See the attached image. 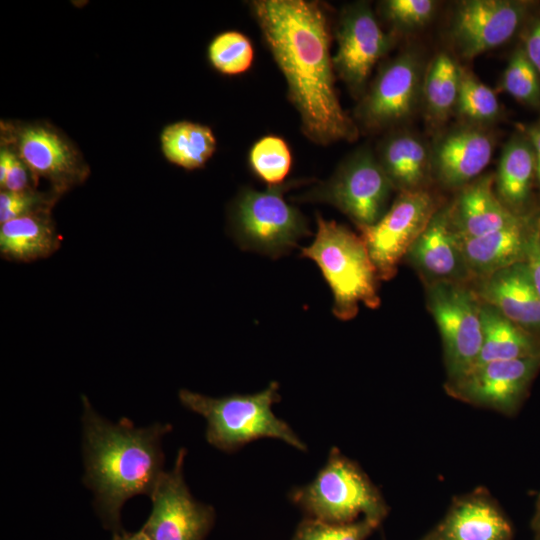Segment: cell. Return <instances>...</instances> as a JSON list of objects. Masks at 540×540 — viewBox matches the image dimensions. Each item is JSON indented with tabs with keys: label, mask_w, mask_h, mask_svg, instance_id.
<instances>
[{
	"label": "cell",
	"mask_w": 540,
	"mask_h": 540,
	"mask_svg": "<svg viewBox=\"0 0 540 540\" xmlns=\"http://www.w3.org/2000/svg\"><path fill=\"white\" fill-rule=\"evenodd\" d=\"M112 540H150V539L140 529L139 531L133 532V533H128L125 531L114 533Z\"/></svg>",
	"instance_id": "39"
},
{
	"label": "cell",
	"mask_w": 540,
	"mask_h": 540,
	"mask_svg": "<svg viewBox=\"0 0 540 540\" xmlns=\"http://www.w3.org/2000/svg\"><path fill=\"white\" fill-rule=\"evenodd\" d=\"M212 66L226 75H238L247 71L254 59V49L249 38L239 31L218 34L208 47Z\"/></svg>",
	"instance_id": "29"
},
{
	"label": "cell",
	"mask_w": 540,
	"mask_h": 540,
	"mask_svg": "<svg viewBox=\"0 0 540 540\" xmlns=\"http://www.w3.org/2000/svg\"><path fill=\"white\" fill-rule=\"evenodd\" d=\"M334 70L354 92L364 87L376 62L390 48V37L381 29L367 3L344 8L337 28Z\"/></svg>",
	"instance_id": "12"
},
{
	"label": "cell",
	"mask_w": 540,
	"mask_h": 540,
	"mask_svg": "<svg viewBox=\"0 0 540 540\" xmlns=\"http://www.w3.org/2000/svg\"><path fill=\"white\" fill-rule=\"evenodd\" d=\"M533 222L526 217L489 234L460 239L463 256L472 277L482 279L498 270L525 261Z\"/></svg>",
	"instance_id": "20"
},
{
	"label": "cell",
	"mask_w": 540,
	"mask_h": 540,
	"mask_svg": "<svg viewBox=\"0 0 540 540\" xmlns=\"http://www.w3.org/2000/svg\"><path fill=\"white\" fill-rule=\"evenodd\" d=\"M460 67L446 53H440L428 67L424 81V97L429 115L446 119L457 104Z\"/></svg>",
	"instance_id": "27"
},
{
	"label": "cell",
	"mask_w": 540,
	"mask_h": 540,
	"mask_svg": "<svg viewBox=\"0 0 540 540\" xmlns=\"http://www.w3.org/2000/svg\"><path fill=\"white\" fill-rule=\"evenodd\" d=\"M290 496L314 519L329 523H351L359 515L378 522L386 512L367 475L335 447L316 478Z\"/></svg>",
	"instance_id": "5"
},
{
	"label": "cell",
	"mask_w": 540,
	"mask_h": 540,
	"mask_svg": "<svg viewBox=\"0 0 540 540\" xmlns=\"http://www.w3.org/2000/svg\"><path fill=\"white\" fill-rule=\"evenodd\" d=\"M250 6L286 80L303 133L320 145L355 140L358 129L335 90L329 22L322 7L306 0H254Z\"/></svg>",
	"instance_id": "1"
},
{
	"label": "cell",
	"mask_w": 540,
	"mask_h": 540,
	"mask_svg": "<svg viewBox=\"0 0 540 540\" xmlns=\"http://www.w3.org/2000/svg\"><path fill=\"white\" fill-rule=\"evenodd\" d=\"M297 181L258 191L243 189L230 211L232 233L243 249L277 258L311 234L306 218L283 193Z\"/></svg>",
	"instance_id": "6"
},
{
	"label": "cell",
	"mask_w": 540,
	"mask_h": 540,
	"mask_svg": "<svg viewBox=\"0 0 540 540\" xmlns=\"http://www.w3.org/2000/svg\"><path fill=\"white\" fill-rule=\"evenodd\" d=\"M492 150V139L483 131L455 130L441 139L435 148L437 176L446 186L466 185L489 164Z\"/></svg>",
	"instance_id": "19"
},
{
	"label": "cell",
	"mask_w": 540,
	"mask_h": 540,
	"mask_svg": "<svg viewBox=\"0 0 540 540\" xmlns=\"http://www.w3.org/2000/svg\"><path fill=\"white\" fill-rule=\"evenodd\" d=\"M493 175L467 184L450 206L453 227L460 239L480 237L517 223L523 216L513 213L495 194Z\"/></svg>",
	"instance_id": "18"
},
{
	"label": "cell",
	"mask_w": 540,
	"mask_h": 540,
	"mask_svg": "<svg viewBox=\"0 0 540 540\" xmlns=\"http://www.w3.org/2000/svg\"><path fill=\"white\" fill-rule=\"evenodd\" d=\"M59 195L57 192L43 194L33 190L19 193L2 190L0 193V223L22 216L50 212Z\"/></svg>",
	"instance_id": "33"
},
{
	"label": "cell",
	"mask_w": 540,
	"mask_h": 540,
	"mask_svg": "<svg viewBox=\"0 0 540 540\" xmlns=\"http://www.w3.org/2000/svg\"><path fill=\"white\" fill-rule=\"evenodd\" d=\"M534 176L535 154L529 139L514 137L502 152L496 177L498 197L513 213L521 215L527 205Z\"/></svg>",
	"instance_id": "24"
},
{
	"label": "cell",
	"mask_w": 540,
	"mask_h": 540,
	"mask_svg": "<svg viewBox=\"0 0 540 540\" xmlns=\"http://www.w3.org/2000/svg\"><path fill=\"white\" fill-rule=\"evenodd\" d=\"M379 162L393 187L400 191L421 189L428 170V152L415 136L398 133L382 144Z\"/></svg>",
	"instance_id": "25"
},
{
	"label": "cell",
	"mask_w": 540,
	"mask_h": 540,
	"mask_svg": "<svg viewBox=\"0 0 540 540\" xmlns=\"http://www.w3.org/2000/svg\"><path fill=\"white\" fill-rule=\"evenodd\" d=\"M534 522H535L536 529L540 533V499H539L538 504H537V511H536V516H535Z\"/></svg>",
	"instance_id": "40"
},
{
	"label": "cell",
	"mask_w": 540,
	"mask_h": 540,
	"mask_svg": "<svg viewBox=\"0 0 540 540\" xmlns=\"http://www.w3.org/2000/svg\"><path fill=\"white\" fill-rule=\"evenodd\" d=\"M511 526L486 497L475 494L458 501L426 540H510Z\"/></svg>",
	"instance_id": "21"
},
{
	"label": "cell",
	"mask_w": 540,
	"mask_h": 540,
	"mask_svg": "<svg viewBox=\"0 0 540 540\" xmlns=\"http://www.w3.org/2000/svg\"><path fill=\"white\" fill-rule=\"evenodd\" d=\"M480 314L483 340L470 369L493 361L540 356V340L511 322L495 307L481 301Z\"/></svg>",
	"instance_id": "23"
},
{
	"label": "cell",
	"mask_w": 540,
	"mask_h": 540,
	"mask_svg": "<svg viewBox=\"0 0 540 540\" xmlns=\"http://www.w3.org/2000/svg\"><path fill=\"white\" fill-rule=\"evenodd\" d=\"M186 450L164 471L151 495L152 510L141 530L150 540H204L214 520L213 508L194 499L184 479Z\"/></svg>",
	"instance_id": "10"
},
{
	"label": "cell",
	"mask_w": 540,
	"mask_h": 540,
	"mask_svg": "<svg viewBox=\"0 0 540 540\" xmlns=\"http://www.w3.org/2000/svg\"><path fill=\"white\" fill-rule=\"evenodd\" d=\"M161 147L171 163L192 170L203 167L211 158L216 149V139L209 127L180 121L164 128Z\"/></svg>",
	"instance_id": "26"
},
{
	"label": "cell",
	"mask_w": 540,
	"mask_h": 540,
	"mask_svg": "<svg viewBox=\"0 0 540 540\" xmlns=\"http://www.w3.org/2000/svg\"><path fill=\"white\" fill-rule=\"evenodd\" d=\"M527 137L533 147L536 163V177L540 186V125L532 126L526 130Z\"/></svg>",
	"instance_id": "38"
},
{
	"label": "cell",
	"mask_w": 540,
	"mask_h": 540,
	"mask_svg": "<svg viewBox=\"0 0 540 540\" xmlns=\"http://www.w3.org/2000/svg\"><path fill=\"white\" fill-rule=\"evenodd\" d=\"M60 238L50 212L9 220L0 227V253L14 262H32L54 254Z\"/></svg>",
	"instance_id": "22"
},
{
	"label": "cell",
	"mask_w": 540,
	"mask_h": 540,
	"mask_svg": "<svg viewBox=\"0 0 540 540\" xmlns=\"http://www.w3.org/2000/svg\"><path fill=\"white\" fill-rule=\"evenodd\" d=\"M376 524L377 521L367 518L351 523L311 519L302 523L294 540H363Z\"/></svg>",
	"instance_id": "32"
},
{
	"label": "cell",
	"mask_w": 540,
	"mask_h": 540,
	"mask_svg": "<svg viewBox=\"0 0 540 540\" xmlns=\"http://www.w3.org/2000/svg\"><path fill=\"white\" fill-rule=\"evenodd\" d=\"M392 188L379 160L369 149L361 148L330 179L295 199L331 204L361 229L374 225L386 213Z\"/></svg>",
	"instance_id": "7"
},
{
	"label": "cell",
	"mask_w": 540,
	"mask_h": 540,
	"mask_svg": "<svg viewBox=\"0 0 540 540\" xmlns=\"http://www.w3.org/2000/svg\"><path fill=\"white\" fill-rule=\"evenodd\" d=\"M524 51L531 64L540 73V22L530 31Z\"/></svg>",
	"instance_id": "37"
},
{
	"label": "cell",
	"mask_w": 540,
	"mask_h": 540,
	"mask_svg": "<svg viewBox=\"0 0 540 540\" xmlns=\"http://www.w3.org/2000/svg\"><path fill=\"white\" fill-rule=\"evenodd\" d=\"M178 397L184 407L206 419V440L222 451L232 452L265 437L307 450L294 430L272 411V405L281 399L277 382L255 394L214 398L181 389Z\"/></svg>",
	"instance_id": "3"
},
{
	"label": "cell",
	"mask_w": 540,
	"mask_h": 540,
	"mask_svg": "<svg viewBox=\"0 0 540 540\" xmlns=\"http://www.w3.org/2000/svg\"><path fill=\"white\" fill-rule=\"evenodd\" d=\"M456 105L461 115L477 121L494 119L500 110L494 91L462 68Z\"/></svg>",
	"instance_id": "30"
},
{
	"label": "cell",
	"mask_w": 540,
	"mask_h": 540,
	"mask_svg": "<svg viewBox=\"0 0 540 540\" xmlns=\"http://www.w3.org/2000/svg\"><path fill=\"white\" fill-rule=\"evenodd\" d=\"M301 256L320 268L333 293V314L340 320L354 318L359 305L375 309L380 305L377 270L361 236L342 224L317 215L313 242Z\"/></svg>",
	"instance_id": "4"
},
{
	"label": "cell",
	"mask_w": 540,
	"mask_h": 540,
	"mask_svg": "<svg viewBox=\"0 0 540 540\" xmlns=\"http://www.w3.org/2000/svg\"><path fill=\"white\" fill-rule=\"evenodd\" d=\"M525 12L526 5L522 2H461L452 21V39L463 57L473 58L508 41L521 24Z\"/></svg>",
	"instance_id": "14"
},
{
	"label": "cell",
	"mask_w": 540,
	"mask_h": 540,
	"mask_svg": "<svg viewBox=\"0 0 540 540\" xmlns=\"http://www.w3.org/2000/svg\"><path fill=\"white\" fill-rule=\"evenodd\" d=\"M420 76V62L414 53H402L387 63L358 108L363 124L376 129L407 118L418 101Z\"/></svg>",
	"instance_id": "15"
},
{
	"label": "cell",
	"mask_w": 540,
	"mask_h": 540,
	"mask_svg": "<svg viewBox=\"0 0 540 540\" xmlns=\"http://www.w3.org/2000/svg\"><path fill=\"white\" fill-rule=\"evenodd\" d=\"M435 10L430 0H389L383 4L386 18L401 28L422 26L429 21Z\"/></svg>",
	"instance_id": "34"
},
{
	"label": "cell",
	"mask_w": 540,
	"mask_h": 540,
	"mask_svg": "<svg viewBox=\"0 0 540 540\" xmlns=\"http://www.w3.org/2000/svg\"><path fill=\"white\" fill-rule=\"evenodd\" d=\"M426 285L427 306L442 338L448 381H453L473 366L480 352L481 300L464 283Z\"/></svg>",
	"instance_id": "8"
},
{
	"label": "cell",
	"mask_w": 540,
	"mask_h": 540,
	"mask_svg": "<svg viewBox=\"0 0 540 540\" xmlns=\"http://www.w3.org/2000/svg\"><path fill=\"white\" fill-rule=\"evenodd\" d=\"M437 210V203L428 191H401L378 222L360 229L380 279L389 280L396 274L400 260Z\"/></svg>",
	"instance_id": "9"
},
{
	"label": "cell",
	"mask_w": 540,
	"mask_h": 540,
	"mask_svg": "<svg viewBox=\"0 0 540 540\" xmlns=\"http://www.w3.org/2000/svg\"><path fill=\"white\" fill-rule=\"evenodd\" d=\"M406 256L424 277L426 284L464 283L471 278L460 237L451 221L450 206L438 208Z\"/></svg>",
	"instance_id": "16"
},
{
	"label": "cell",
	"mask_w": 540,
	"mask_h": 540,
	"mask_svg": "<svg viewBox=\"0 0 540 540\" xmlns=\"http://www.w3.org/2000/svg\"><path fill=\"white\" fill-rule=\"evenodd\" d=\"M249 165L253 173L268 186L282 184L292 165L287 142L276 135L260 138L250 149Z\"/></svg>",
	"instance_id": "28"
},
{
	"label": "cell",
	"mask_w": 540,
	"mask_h": 540,
	"mask_svg": "<svg viewBox=\"0 0 540 540\" xmlns=\"http://www.w3.org/2000/svg\"><path fill=\"white\" fill-rule=\"evenodd\" d=\"M13 152L22 160L34 181L42 177L53 191H63L84 181L88 171L76 149L59 132L42 124L11 130Z\"/></svg>",
	"instance_id": "13"
},
{
	"label": "cell",
	"mask_w": 540,
	"mask_h": 540,
	"mask_svg": "<svg viewBox=\"0 0 540 540\" xmlns=\"http://www.w3.org/2000/svg\"><path fill=\"white\" fill-rule=\"evenodd\" d=\"M29 169L22 160L12 151L10 165L7 176L1 189L9 192H26L33 190L30 188ZM32 176V175H31Z\"/></svg>",
	"instance_id": "35"
},
{
	"label": "cell",
	"mask_w": 540,
	"mask_h": 540,
	"mask_svg": "<svg viewBox=\"0 0 540 540\" xmlns=\"http://www.w3.org/2000/svg\"><path fill=\"white\" fill-rule=\"evenodd\" d=\"M502 86L520 102L537 105L540 102L538 72L527 58L524 49H518L510 58L503 75Z\"/></svg>",
	"instance_id": "31"
},
{
	"label": "cell",
	"mask_w": 540,
	"mask_h": 540,
	"mask_svg": "<svg viewBox=\"0 0 540 540\" xmlns=\"http://www.w3.org/2000/svg\"><path fill=\"white\" fill-rule=\"evenodd\" d=\"M478 298L540 340V297L525 261L479 279Z\"/></svg>",
	"instance_id": "17"
},
{
	"label": "cell",
	"mask_w": 540,
	"mask_h": 540,
	"mask_svg": "<svg viewBox=\"0 0 540 540\" xmlns=\"http://www.w3.org/2000/svg\"><path fill=\"white\" fill-rule=\"evenodd\" d=\"M84 484L94 494V507L104 527L121 528V510L136 495L151 497L165 471L162 438L168 423L138 428L127 418L111 422L82 396Z\"/></svg>",
	"instance_id": "2"
},
{
	"label": "cell",
	"mask_w": 540,
	"mask_h": 540,
	"mask_svg": "<svg viewBox=\"0 0 540 540\" xmlns=\"http://www.w3.org/2000/svg\"><path fill=\"white\" fill-rule=\"evenodd\" d=\"M525 262L534 287L540 297V219L533 221Z\"/></svg>",
	"instance_id": "36"
},
{
	"label": "cell",
	"mask_w": 540,
	"mask_h": 540,
	"mask_svg": "<svg viewBox=\"0 0 540 540\" xmlns=\"http://www.w3.org/2000/svg\"><path fill=\"white\" fill-rule=\"evenodd\" d=\"M539 368L540 356L493 361L448 381L446 391L465 402L511 414Z\"/></svg>",
	"instance_id": "11"
}]
</instances>
